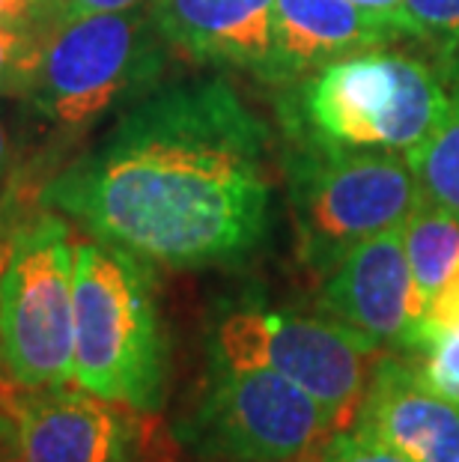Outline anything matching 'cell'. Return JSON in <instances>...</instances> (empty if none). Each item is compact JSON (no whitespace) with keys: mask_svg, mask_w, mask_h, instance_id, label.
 I'll return each instance as SVG.
<instances>
[{"mask_svg":"<svg viewBox=\"0 0 459 462\" xmlns=\"http://www.w3.org/2000/svg\"><path fill=\"white\" fill-rule=\"evenodd\" d=\"M269 155V125L230 81H182L116 114L36 200L150 265H236L271 227Z\"/></svg>","mask_w":459,"mask_h":462,"instance_id":"cell-1","label":"cell"},{"mask_svg":"<svg viewBox=\"0 0 459 462\" xmlns=\"http://www.w3.org/2000/svg\"><path fill=\"white\" fill-rule=\"evenodd\" d=\"M451 75L418 54L370 48L280 87L283 143L412 152L442 123Z\"/></svg>","mask_w":459,"mask_h":462,"instance_id":"cell-2","label":"cell"},{"mask_svg":"<svg viewBox=\"0 0 459 462\" xmlns=\"http://www.w3.org/2000/svg\"><path fill=\"white\" fill-rule=\"evenodd\" d=\"M164 343L150 263L114 245H75L72 382L134 411L164 400Z\"/></svg>","mask_w":459,"mask_h":462,"instance_id":"cell-3","label":"cell"},{"mask_svg":"<svg viewBox=\"0 0 459 462\" xmlns=\"http://www.w3.org/2000/svg\"><path fill=\"white\" fill-rule=\"evenodd\" d=\"M164 63L168 42L155 31L150 9L78 15L39 42L22 99L39 123L75 141L152 93Z\"/></svg>","mask_w":459,"mask_h":462,"instance_id":"cell-4","label":"cell"},{"mask_svg":"<svg viewBox=\"0 0 459 462\" xmlns=\"http://www.w3.org/2000/svg\"><path fill=\"white\" fill-rule=\"evenodd\" d=\"M283 171L301 260L319 274H328L358 242L403 227L424 200L403 152L283 143Z\"/></svg>","mask_w":459,"mask_h":462,"instance_id":"cell-5","label":"cell"},{"mask_svg":"<svg viewBox=\"0 0 459 462\" xmlns=\"http://www.w3.org/2000/svg\"><path fill=\"white\" fill-rule=\"evenodd\" d=\"M75 245L60 212L39 206L22 221L0 287V376L13 385H75Z\"/></svg>","mask_w":459,"mask_h":462,"instance_id":"cell-6","label":"cell"},{"mask_svg":"<svg viewBox=\"0 0 459 462\" xmlns=\"http://www.w3.org/2000/svg\"><path fill=\"white\" fill-rule=\"evenodd\" d=\"M379 352L370 337L331 317L269 310L227 313L212 340V358L275 370L305 388L322 402L337 432L355 424Z\"/></svg>","mask_w":459,"mask_h":462,"instance_id":"cell-7","label":"cell"},{"mask_svg":"<svg viewBox=\"0 0 459 462\" xmlns=\"http://www.w3.org/2000/svg\"><path fill=\"white\" fill-rule=\"evenodd\" d=\"M194 445L218 462H308L335 439V420L305 388L266 367L212 358Z\"/></svg>","mask_w":459,"mask_h":462,"instance_id":"cell-8","label":"cell"},{"mask_svg":"<svg viewBox=\"0 0 459 462\" xmlns=\"http://www.w3.org/2000/svg\"><path fill=\"white\" fill-rule=\"evenodd\" d=\"M134 415L78 385L24 388L0 376V439L9 462H132Z\"/></svg>","mask_w":459,"mask_h":462,"instance_id":"cell-9","label":"cell"},{"mask_svg":"<svg viewBox=\"0 0 459 462\" xmlns=\"http://www.w3.org/2000/svg\"><path fill=\"white\" fill-rule=\"evenodd\" d=\"M326 317L344 322L379 349H415L424 301L403 248V230H385L358 242L328 272L319 292Z\"/></svg>","mask_w":459,"mask_h":462,"instance_id":"cell-10","label":"cell"},{"mask_svg":"<svg viewBox=\"0 0 459 462\" xmlns=\"http://www.w3.org/2000/svg\"><path fill=\"white\" fill-rule=\"evenodd\" d=\"M353 427L412 462H459V402L406 358L382 356L373 364Z\"/></svg>","mask_w":459,"mask_h":462,"instance_id":"cell-11","label":"cell"},{"mask_svg":"<svg viewBox=\"0 0 459 462\" xmlns=\"http://www.w3.org/2000/svg\"><path fill=\"white\" fill-rule=\"evenodd\" d=\"M155 31L194 63L236 66L266 81L275 0H150Z\"/></svg>","mask_w":459,"mask_h":462,"instance_id":"cell-12","label":"cell"},{"mask_svg":"<svg viewBox=\"0 0 459 462\" xmlns=\"http://www.w3.org/2000/svg\"><path fill=\"white\" fill-rule=\"evenodd\" d=\"M399 33L353 0H275L266 81L283 87L340 57L382 48Z\"/></svg>","mask_w":459,"mask_h":462,"instance_id":"cell-13","label":"cell"},{"mask_svg":"<svg viewBox=\"0 0 459 462\" xmlns=\"http://www.w3.org/2000/svg\"><path fill=\"white\" fill-rule=\"evenodd\" d=\"M403 248L421 292L424 310L459 269V215L427 198L415 206L403 227Z\"/></svg>","mask_w":459,"mask_h":462,"instance_id":"cell-14","label":"cell"},{"mask_svg":"<svg viewBox=\"0 0 459 462\" xmlns=\"http://www.w3.org/2000/svg\"><path fill=\"white\" fill-rule=\"evenodd\" d=\"M406 159L427 198L459 215V78L451 75V105L442 123L427 134L424 143L406 152Z\"/></svg>","mask_w":459,"mask_h":462,"instance_id":"cell-15","label":"cell"},{"mask_svg":"<svg viewBox=\"0 0 459 462\" xmlns=\"http://www.w3.org/2000/svg\"><path fill=\"white\" fill-rule=\"evenodd\" d=\"M415 352L424 356V376L451 397L459 391V326L456 328H442V331H424L418 337Z\"/></svg>","mask_w":459,"mask_h":462,"instance_id":"cell-16","label":"cell"},{"mask_svg":"<svg viewBox=\"0 0 459 462\" xmlns=\"http://www.w3.org/2000/svg\"><path fill=\"white\" fill-rule=\"evenodd\" d=\"M418 33L433 42L442 57L459 51V0H406Z\"/></svg>","mask_w":459,"mask_h":462,"instance_id":"cell-17","label":"cell"},{"mask_svg":"<svg viewBox=\"0 0 459 462\" xmlns=\"http://www.w3.org/2000/svg\"><path fill=\"white\" fill-rule=\"evenodd\" d=\"M317 462H412L394 448L382 445L361 427H349L335 432V439L319 450Z\"/></svg>","mask_w":459,"mask_h":462,"instance_id":"cell-18","label":"cell"},{"mask_svg":"<svg viewBox=\"0 0 459 462\" xmlns=\"http://www.w3.org/2000/svg\"><path fill=\"white\" fill-rule=\"evenodd\" d=\"M39 42L0 27V96H22L36 63Z\"/></svg>","mask_w":459,"mask_h":462,"instance_id":"cell-19","label":"cell"},{"mask_svg":"<svg viewBox=\"0 0 459 462\" xmlns=\"http://www.w3.org/2000/svg\"><path fill=\"white\" fill-rule=\"evenodd\" d=\"M0 27L42 42L51 31V0H0Z\"/></svg>","mask_w":459,"mask_h":462,"instance_id":"cell-20","label":"cell"},{"mask_svg":"<svg viewBox=\"0 0 459 462\" xmlns=\"http://www.w3.org/2000/svg\"><path fill=\"white\" fill-rule=\"evenodd\" d=\"M27 212H31V206H27V200L18 198L13 189L0 198V287H4V274L9 269V260H13L18 230H22Z\"/></svg>","mask_w":459,"mask_h":462,"instance_id":"cell-21","label":"cell"},{"mask_svg":"<svg viewBox=\"0 0 459 462\" xmlns=\"http://www.w3.org/2000/svg\"><path fill=\"white\" fill-rule=\"evenodd\" d=\"M134 6H141V0H51V27L78 15L123 13V9H134Z\"/></svg>","mask_w":459,"mask_h":462,"instance_id":"cell-22","label":"cell"},{"mask_svg":"<svg viewBox=\"0 0 459 462\" xmlns=\"http://www.w3.org/2000/svg\"><path fill=\"white\" fill-rule=\"evenodd\" d=\"M355 6L367 9V13H373L379 18H385V22L394 27L399 36H412V39H421L418 33V24L412 13H409V4L406 0H353Z\"/></svg>","mask_w":459,"mask_h":462,"instance_id":"cell-23","label":"cell"},{"mask_svg":"<svg viewBox=\"0 0 459 462\" xmlns=\"http://www.w3.org/2000/svg\"><path fill=\"white\" fill-rule=\"evenodd\" d=\"M9 171H13V143H9V134L4 129V123H0V198L9 191Z\"/></svg>","mask_w":459,"mask_h":462,"instance_id":"cell-24","label":"cell"},{"mask_svg":"<svg viewBox=\"0 0 459 462\" xmlns=\"http://www.w3.org/2000/svg\"><path fill=\"white\" fill-rule=\"evenodd\" d=\"M442 63H445L447 72L459 78V51H456V54H451V57H442Z\"/></svg>","mask_w":459,"mask_h":462,"instance_id":"cell-25","label":"cell"},{"mask_svg":"<svg viewBox=\"0 0 459 462\" xmlns=\"http://www.w3.org/2000/svg\"><path fill=\"white\" fill-rule=\"evenodd\" d=\"M451 397H454V400L459 402V391H454V394H451Z\"/></svg>","mask_w":459,"mask_h":462,"instance_id":"cell-26","label":"cell"}]
</instances>
